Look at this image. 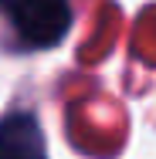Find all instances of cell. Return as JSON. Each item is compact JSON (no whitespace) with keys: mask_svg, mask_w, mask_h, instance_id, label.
I'll return each instance as SVG.
<instances>
[{"mask_svg":"<svg viewBox=\"0 0 156 159\" xmlns=\"http://www.w3.org/2000/svg\"><path fill=\"white\" fill-rule=\"evenodd\" d=\"M10 20L24 44L54 48L71 27V3L68 0H14Z\"/></svg>","mask_w":156,"mask_h":159,"instance_id":"6da1fadb","label":"cell"},{"mask_svg":"<svg viewBox=\"0 0 156 159\" xmlns=\"http://www.w3.org/2000/svg\"><path fill=\"white\" fill-rule=\"evenodd\" d=\"M0 159H48L44 129L31 112H7L0 119Z\"/></svg>","mask_w":156,"mask_h":159,"instance_id":"7a4b0ae2","label":"cell"},{"mask_svg":"<svg viewBox=\"0 0 156 159\" xmlns=\"http://www.w3.org/2000/svg\"><path fill=\"white\" fill-rule=\"evenodd\" d=\"M0 3H14V0H0Z\"/></svg>","mask_w":156,"mask_h":159,"instance_id":"3957f363","label":"cell"}]
</instances>
